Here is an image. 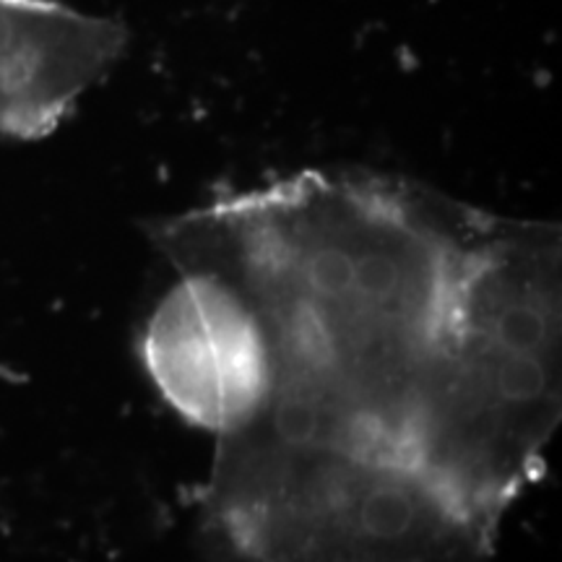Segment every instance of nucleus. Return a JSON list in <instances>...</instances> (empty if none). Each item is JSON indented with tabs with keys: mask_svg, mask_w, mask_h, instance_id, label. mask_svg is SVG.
<instances>
[{
	"mask_svg": "<svg viewBox=\"0 0 562 562\" xmlns=\"http://www.w3.org/2000/svg\"><path fill=\"white\" fill-rule=\"evenodd\" d=\"M562 248L550 222L497 216L476 245L404 446L501 526L539 480L562 412Z\"/></svg>",
	"mask_w": 562,
	"mask_h": 562,
	"instance_id": "f03ea898",
	"label": "nucleus"
},
{
	"mask_svg": "<svg viewBox=\"0 0 562 562\" xmlns=\"http://www.w3.org/2000/svg\"><path fill=\"white\" fill-rule=\"evenodd\" d=\"M495 214L396 175L305 170L151 224L178 273L256 315L263 414L404 448L459 284Z\"/></svg>",
	"mask_w": 562,
	"mask_h": 562,
	"instance_id": "f257e3e1",
	"label": "nucleus"
},
{
	"mask_svg": "<svg viewBox=\"0 0 562 562\" xmlns=\"http://www.w3.org/2000/svg\"><path fill=\"white\" fill-rule=\"evenodd\" d=\"M195 526L214 562H490L501 533L404 448L269 414L216 438Z\"/></svg>",
	"mask_w": 562,
	"mask_h": 562,
	"instance_id": "7ed1b4c3",
	"label": "nucleus"
},
{
	"mask_svg": "<svg viewBox=\"0 0 562 562\" xmlns=\"http://www.w3.org/2000/svg\"><path fill=\"white\" fill-rule=\"evenodd\" d=\"M138 355L159 396L214 438L252 425L271 402L273 364L256 315L203 273H180L165 292Z\"/></svg>",
	"mask_w": 562,
	"mask_h": 562,
	"instance_id": "20e7f679",
	"label": "nucleus"
},
{
	"mask_svg": "<svg viewBox=\"0 0 562 562\" xmlns=\"http://www.w3.org/2000/svg\"><path fill=\"white\" fill-rule=\"evenodd\" d=\"M128 30L58 0H0V138L50 136L115 68Z\"/></svg>",
	"mask_w": 562,
	"mask_h": 562,
	"instance_id": "39448f33",
	"label": "nucleus"
}]
</instances>
